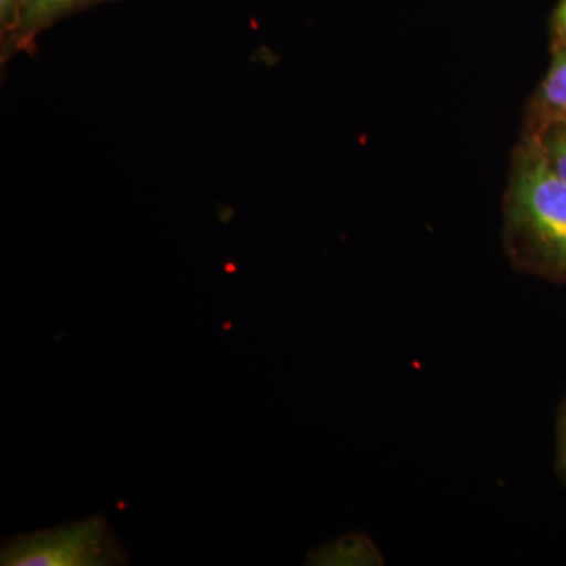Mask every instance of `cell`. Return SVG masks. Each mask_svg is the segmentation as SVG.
Here are the masks:
<instances>
[{"instance_id": "6da1fadb", "label": "cell", "mask_w": 566, "mask_h": 566, "mask_svg": "<svg viewBox=\"0 0 566 566\" xmlns=\"http://www.w3.org/2000/svg\"><path fill=\"white\" fill-rule=\"evenodd\" d=\"M502 240L516 271L566 281V182L527 133L513 151Z\"/></svg>"}, {"instance_id": "7a4b0ae2", "label": "cell", "mask_w": 566, "mask_h": 566, "mask_svg": "<svg viewBox=\"0 0 566 566\" xmlns=\"http://www.w3.org/2000/svg\"><path fill=\"white\" fill-rule=\"evenodd\" d=\"M3 566H115L128 562L125 547L106 517L3 539Z\"/></svg>"}, {"instance_id": "3957f363", "label": "cell", "mask_w": 566, "mask_h": 566, "mask_svg": "<svg viewBox=\"0 0 566 566\" xmlns=\"http://www.w3.org/2000/svg\"><path fill=\"white\" fill-rule=\"evenodd\" d=\"M117 0H22L20 24L9 46L0 52L2 65L18 54L33 55L41 33L66 18Z\"/></svg>"}, {"instance_id": "277c9868", "label": "cell", "mask_w": 566, "mask_h": 566, "mask_svg": "<svg viewBox=\"0 0 566 566\" xmlns=\"http://www.w3.org/2000/svg\"><path fill=\"white\" fill-rule=\"evenodd\" d=\"M566 122V44H553V59L526 111V129Z\"/></svg>"}, {"instance_id": "5b68a950", "label": "cell", "mask_w": 566, "mask_h": 566, "mask_svg": "<svg viewBox=\"0 0 566 566\" xmlns=\"http://www.w3.org/2000/svg\"><path fill=\"white\" fill-rule=\"evenodd\" d=\"M307 564L323 566H381L385 556L365 534H348L315 549Z\"/></svg>"}, {"instance_id": "8992f818", "label": "cell", "mask_w": 566, "mask_h": 566, "mask_svg": "<svg viewBox=\"0 0 566 566\" xmlns=\"http://www.w3.org/2000/svg\"><path fill=\"white\" fill-rule=\"evenodd\" d=\"M531 134L554 172L566 182V122L551 123Z\"/></svg>"}, {"instance_id": "52a82bcc", "label": "cell", "mask_w": 566, "mask_h": 566, "mask_svg": "<svg viewBox=\"0 0 566 566\" xmlns=\"http://www.w3.org/2000/svg\"><path fill=\"white\" fill-rule=\"evenodd\" d=\"M22 0H0V52L9 46L20 24Z\"/></svg>"}, {"instance_id": "ba28073f", "label": "cell", "mask_w": 566, "mask_h": 566, "mask_svg": "<svg viewBox=\"0 0 566 566\" xmlns=\"http://www.w3.org/2000/svg\"><path fill=\"white\" fill-rule=\"evenodd\" d=\"M551 29H553V44H566V0L558 2Z\"/></svg>"}, {"instance_id": "9c48e42d", "label": "cell", "mask_w": 566, "mask_h": 566, "mask_svg": "<svg viewBox=\"0 0 566 566\" xmlns=\"http://www.w3.org/2000/svg\"><path fill=\"white\" fill-rule=\"evenodd\" d=\"M557 453L558 465H560L562 474L566 479V401L562 406L560 417L557 424Z\"/></svg>"}]
</instances>
